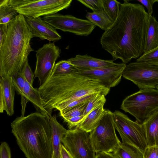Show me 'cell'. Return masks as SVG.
Masks as SVG:
<instances>
[{"label": "cell", "mask_w": 158, "mask_h": 158, "mask_svg": "<svg viewBox=\"0 0 158 158\" xmlns=\"http://www.w3.org/2000/svg\"><path fill=\"white\" fill-rule=\"evenodd\" d=\"M120 3L118 16L105 31L100 42L102 48L114 61L126 64L144 53V42L149 15L143 6L124 0Z\"/></svg>", "instance_id": "cell-1"}, {"label": "cell", "mask_w": 158, "mask_h": 158, "mask_svg": "<svg viewBox=\"0 0 158 158\" xmlns=\"http://www.w3.org/2000/svg\"><path fill=\"white\" fill-rule=\"evenodd\" d=\"M38 89L50 117L53 109L62 112L75 100L97 93L106 96L110 89L78 74L51 76Z\"/></svg>", "instance_id": "cell-2"}, {"label": "cell", "mask_w": 158, "mask_h": 158, "mask_svg": "<svg viewBox=\"0 0 158 158\" xmlns=\"http://www.w3.org/2000/svg\"><path fill=\"white\" fill-rule=\"evenodd\" d=\"M50 118L40 112L20 116L11 123V131L27 158H52Z\"/></svg>", "instance_id": "cell-3"}, {"label": "cell", "mask_w": 158, "mask_h": 158, "mask_svg": "<svg viewBox=\"0 0 158 158\" xmlns=\"http://www.w3.org/2000/svg\"><path fill=\"white\" fill-rule=\"evenodd\" d=\"M23 15L18 14L8 24L5 38L0 46V77H12L18 73L33 49V38Z\"/></svg>", "instance_id": "cell-4"}, {"label": "cell", "mask_w": 158, "mask_h": 158, "mask_svg": "<svg viewBox=\"0 0 158 158\" xmlns=\"http://www.w3.org/2000/svg\"><path fill=\"white\" fill-rule=\"evenodd\" d=\"M121 108L134 116L139 123L143 124L158 112V90L140 89L125 98Z\"/></svg>", "instance_id": "cell-5"}, {"label": "cell", "mask_w": 158, "mask_h": 158, "mask_svg": "<svg viewBox=\"0 0 158 158\" xmlns=\"http://www.w3.org/2000/svg\"><path fill=\"white\" fill-rule=\"evenodd\" d=\"M113 113L106 110L98 126L90 132L93 148L96 154L114 153L122 143L117 135Z\"/></svg>", "instance_id": "cell-6"}, {"label": "cell", "mask_w": 158, "mask_h": 158, "mask_svg": "<svg viewBox=\"0 0 158 158\" xmlns=\"http://www.w3.org/2000/svg\"><path fill=\"white\" fill-rule=\"evenodd\" d=\"M72 0H9L19 14L35 18L57 13L70 5Z\"/></svg>", "instance_id": "cell-7"}, {"label": "cell", "mask_w": 158, "mask_h": 158, "mask_svg": "<svg viewBox=\"0 0 158 158\" xmlns=\"http://www.w3.org/2000/svg\"><path fill=\"white\" fill-rule=\"evenodd\" d=\"M113 113L115 127L122 143L134 146L143 153L148 147L143 124L133 121L119 111Z\"/></svg>", "instance_id": "cell-8"}, {"label": "cell", "mask_w": 158, "mask_h": 158, "mask_svg": "<svg viewBox=\"0 0 158 158\" xmlns=\"http://www.w3.org/2000/svg\"><path fill=\"white\" fill-rule=\"evenodd\" d=\"M123 76L140 89L158 88V65L140 62H131L127 65Z\"/></svg>", "instance_id": "cell-9"}, {"label": "cell", "mask_w": 158, "mask_h": 158, "mask_svg": "<svg viewBox=\"0 0 158 158\" xmlns=\"http://www.w3.org/2000/svg\"><path fill=\"white\" fill-rule=\"evenodd\" d=\"M61 142L73 158H96L89 134L78 127L68 130Z\"/></svg>", "instance_id": "cell-10"}, {"label": "cell", "mask_w": 158, "mask_h": 158, "mask_svg": "<svg viewBox=\"0 0 158 158\" xmlns=\"http://www.w3.org/2000/svg\"><path fill=\"white\" fill-rule=\"evenodd\" d=\"M42 19L56 29L81 36L90 35L96 26L88 20L70 15L56 13L44 16Z\"/></svg>", "instance_id": "cell-11"}, {"label": "cell", "mask_w": 158, "mask_h": 158, "mask_svg": "<svg viewBox=\"0 0 158 158\" xmlns=\"http://www.w3.org/2000/svg\"><path fill=\"white\" fill-rule=\"evenodd\" d=\"M60 53V49L54 42L44 44L36 51L34 73L35 77L39 79L40 86L43 85L50 77Z\"/></svg>", "instance_id": "cell-12"}, {"label": "cell", "mask_w": 158, "mask_h": 158, "mask_svg": "<svg viewBox=\"0 0 158 158\" xmlns=\"http://www.w3.org/2000/svg\"><path fill=\"white\" fill-rule=\"evenodd\" d=\"M127 64L117 63L114 65L89 70H80L78 74L96 81L106 87L110 89L120 82Z\"/></svg>", "instance_id": "cell-13"}, {"label": "cell", "mask_w": 158, "mask_h": 158, "mask_svg": "<svg viewBox=\"0 0 158 158\" xmlns=\"http://www.w3.org/2000/svg\"><path fill=\"white\" fill-rule=\"evenodd\" d=\"M25 17L33 37H36L42 40L56 41L61 39L56 29L44 21L40 17L35 18Z\"/></svg>", "instance_id": "cell-14"}, {"label": "cell", "mask_w": 158, "mask_h": 158, "mask_svg": "<svg viewBox=\"0 0 158 158\" xmlns=\"http://www.w3.org/2000/svg\"><path fill=\"white\" fill-rule=\"evenodd\" d=\"M15 90L11 77H0V113L5 111L9 116L14 114Z\"/></svg>", "instance_id": "cell-15"}, {"label": "cell", "mask_w": 158, "mask_h": 158, "mask_svg": "<svg viewBox=\"0 0 158 158\" xmlns=\"http://www.w3.org/2000/svg\"><path fill=\"white\" fill-rule=\"evenodd\" d=\"M78 69L81 70H89L108 67L116 65L113 60H104L94 58L86 54L77 55L74 57L67 60Z\"/></svg>", "instance_id": "cell-16"}, {"label": "cell", "mask_w": 158, "mask_h": 158, "mask_svg": "<svg viewBox=\"0 0 158 158\" xmlns=\"http://www.w3.org/2000/svg\"><path fill=\"white\" fill-rule=\"evenodd\" d=\"M49 123L51 128L52 158H61L60 147L62 140L68 131L57 121L56 114L50 116Z\"/></svg>", "instance_id": "cell-17"}, {"label": "cell", "mask_w": 158, "mask_h": 158, "mask_svg": "<svg viewBox=\"0 0 158 158\" xmlns=\"http://www.w3.org/2000/svg\"><path fill=\"white\" fill-rule=\"evenodd\" d=\"M158 47V22L152 15H149L146 29L144 53Z\"/></svg>", "instance_id": "cell-18"}, {"label": "cell", "mask_w": 158, "mask_h": 158, "mask_svg": "<svg viewBox=\"0 0 158 158\" xmlns=\"http://www.w3.org/2000/svg\"><path fill=\"white\" fill-rule=\"evenodd\" d=\"M143 124L148 147L158 146V112Z\"/></svg>", "instance_id": "cell-19"}, {"label": "cell", "mask_w": 158, "mask_h": 158, "mask_svg": "<svg viewBox=\"0 0 158 158\" xmlns=\"http://www.w3.org/2000/svg\"><path fill=\"white\" fill-rule=\"evenodd\" d=\"M105 110L104 105L94 109L88 114L78 127L88 133L90 132L98 126Z\"/></svg>", "instance_id": "cell-20"}, {"label": "cell", "mask_w": 158, "mask_h": 158, "mask_svg": "<svg viewBox=\"0 0 158 158\" xmlns=\"http://www.w3.org/2000/svg\"><path fill=\"white\" fill-rule=\"evenodd\" d=\"M24 97L35 106L40 112L50 118L47 111L44 108L43 102L39 91L38 89H35L26 81L24 90Z\"/></svg>", "instance_id": "cell-21"}, {"label": "cell", "mask_w": 158, "mask_h": 158, "mask_svg": "<svg viewBox=\"0 0 158 158\" xmlns=\"http://www.w3.org/2000/svg\"><path fill=\"white\" fill-rule=\"evenodd\" d=\"M86 17L88 20L105 31L113 23L104 10L97 12H88Z\"/></svg>", "instance_id": "cell-22"}, {"label": "cell", "mask_w": 158, "mask_h": 158, "mask_svg": "<svg viewBox=\"0 0 158 158\" xmlns=\"http://www.w3.org/2000/svg\"><path fill=\"white\" fill-rule=\"evenodd\" d=\"M113 153L120 158H143V153L137 148L122 143Z\"/></svg>", "instance_id": "cell-23"}, {"label": "cell", "mask_w": 158, "mask_h": 158, "mask_svg": "<svg viewBox=\"0 0 158 158\" xmlns=\"http://www.w3.org/2000/svg\"><path fill=\"white\" fill-rule=\"evenodd\" d=\"M18 14L10 4L9 0H0V24H8Z\"/></svg>", "instance_id": "cell-24"}, {"label": "cell", "mask_w": 158, "mask_h": 158, "mask_svg": "<svg viewBox=\"0 0 158 158\" xmlns=\"http://www.w3.org/2000/svg\"><path fill=\"white\" fill-rule=\"evenodd\" d=\"M79 72L80 70L67 60H62L55 64L50 76L76 74Z\"/></svg>", "instance_id": "cell-25"}, {"label": "cell", "mask_w": 158, "mask_h": 158, "mask_svg": "<svg viewBox=\"0 0 158 158\" xmlns=\"http://www.w3.org/2000/svg\"><path fill=\"white\" fill-rule=\"evenodd\" d=\"M102 2L104 11L114 23L118 16L121 3L116 0H102Z\"/></svg>", "instance_id": "cell-26"}, {"label": "cell", "mask_w": 158, "mask_h": 158, "mask_svg": "<svg viewBox=\"0 0 158 158\" xmlns=\"http://www.w3.org/2000/svg\"><path fill=\"white\" fill-rule=\"evenodd\" d=\"M89 101L60 112L59 115L63 118L64 121L72 118L83 115Z\"/></svg>", "instance_id": "cell-27"}, {"label": "cell", "mask_w": 158, "mask_h": 158, "mask_svg": "<svg viewBox=\"0 0 158 158\" xmlns=\"http://www.w3.org/2000/svg\"><path fill=\"white\" fill-rule=\"evenodd\" d=\"M105 95L97 93L93 94L89 101L83 115L85 118L88 114L100 106L104 105L106 102Z\"/></svg>", "instance_id": "cell-28"}, {"label": "cell", "mask_w": 158, "mask_h": 158, "mask_svg": "<svg viewBox=\"0 0 158 158\" xmlns=\"http://www.w3.org/2000/svg\"><path fill=\"white\" fill-rule=\"evenodd\" d=\"M136 61L158 66V47L147 53H144L136 59Z\"/></svg>", "instance_id": "cell-29"}, {"label": "cell", "mask_w": 158, "mask_h": 158, "mask_svg": "<svg viewBox=\"0 0 158 158\" xmlns=\"http://www.w3.org/2000/svg\"><path fill=\"white\" fill-rule=\"evenodd\" d=\"M12 81L17 93L24 97V90L25 80L21 74L19 72L11 77Z\"/></svg>", "instance_id": "cell-30"}, {"label": "cell", "mask_w": 158, "mask_h": 158, "mask_svg": "<svg viewBox=\"0 0 158 158\" xmlns=\"http://www.w3.org/2000/svg\"><path fill=\"white\" fill-rule=\"evenodd\" d=\"M77 1L90 9L93 12L103 10L102 0H78Z\"/></svg>", "instance_id": "cell-31"}, {"label": "cell", "mask_w": 158, "mask_h": 158, "mask_svg": "<svg viewBox=\"0 0 158 158\" xmlns=\"http://www.w3.org/2000/svg\"><path fill=\"white\" fill-rule=\"evenodd\" d=\"M19 72L25 80L32 86L35 74L32 71L28 63V60L24 63Z\"/></svg>", "instance_id": "cell-32"}, {"label": "cell", "mask_w": 158, "mask_h": 158, "mask_svg": "<svg viewBox=\"0 0 158 158\" xmlns=\"http://www.w3.org/2000/svg\"><path fill=\"white\" fill-rule=\"evenodd\" d=\"M143 158H158V146L148 147L143 152Z\"/></svg>", "instance_id": "cell-33"}, {"label": "cell", "mask_w": 158, "mask_h": 158, "mask_svg": "<svg viewBox=\"0 0 158 158\" xmlns=\"http://www.w3.org/2000/svg\"><path fill=\"white\" fill-rule=\"evenodd\" d=\"M0 158H11L10 148L5 142H2L0 146Z\"/></svg>", "instance_id": "cell-34"}, {"label": "cell", "mask_w": 158, "mask_h": 158, "mask_svg": "<svg viewBox=\"0 0 158 158\" xmlns=\"http://www.w3.org/2000/svg\"><path fill=\"white\" fill-rule=\"evenodd\" d=\"M147 9L149 15H152L153 11V6L154 3L156 2V0H138Z\"/></svg>", "instance_id": "cell-35"}, {"label": "cell", "mask_w": 158, "mask_h": 158, "mask_svg": "<svg viewBox=\"0 0 158 158\" xmlns=\"http://www.w3.org/2000/svg\"><path fill=\"white\" fill-rule=\"evenodd\" d=\"M8 29V24H0V46L2 44L6 36Z\"/></svg>", "instance_id": "cell-36"}, {"label": "cell", "mask_w": 158, "mask_h": 158, "mask_svg": "<svg viewBox=\"0 0 158 158\" xmlns=\"http://www.w3.org/2000/svg\"><path fill=\"white\" fill-rule=\"evenodd\" d=\"M96 158H120L113 153L102 152L96 154Z\"/></svg>", "instance_id": "cell-37"}, {"label": "cell", "mask_w": 158, "mask_h": 158, "mask_svg": "<svg viewBox=\"0 0 158 158\" xmlns=\"http://www.w3.org/2000/svg\"><path fill=\"white\" fill-rule=\"evenodd\" d=\"M60 154L61 158H73L62 144L60 147Z\"/></svg>", "instance_id": "cell-38"}, {"label": "cell", "mask_w": 158, "mask_h": 158, "mask_svg": "<svg viewBox=\"0 0 158 158\" xmlns=\"http://www.w3.org/2000/svg\"><path fill=\"white\" fill-rule=\"evenodd\" d=\"M28 101L26 98L24 97H21V104L22 105V110L21 116H24L25 108L26 106V104Z\"/></svg>", "instance_id": "cell-39"}, {"label": "cell", "mask_w": 158, "mask_h": 158, "mask_svg": "<svg viewBox=\"0 0 158 158\" xmlns=\"http://www.w3.org/2000/svg\"><path fill=\"white\" fill-rule=\"evenodd\" d=\"M156 2H158V0H156Z\"/></svg>", "instance_id": "cell-40"}, {"label": "cell", "mask_w": 158, "mask_h": 158, "mask_svg": "<svg viewBox=\"0 0 158 158\" xmlns=\"http://www.w3.org/2000/svg\"></svg>", "instance_id": "cell-41"}]
</instances>
